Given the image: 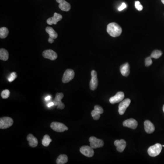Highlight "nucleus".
Returning a JSON list of instances; mask_svg holds the SVG:
<instances>
[{
	"label": "nucleus",
	"mask_w": 164,
	"mask_h": 164,
	"mask_svg": "<svg viewBox=\"0 0 164 164\" xmlns=\"http://www.w3.org/2000/svg\"><path fill=\"white\" fill-rule=\"evenodd\" d=\"M91 79L89 86L92 90L94 91L97 88L98 85V79L97 78V74L95 70L92 71Z\"/></svg>",
	"instance_id": "obj_8"
},
{
	"label": "nucleus",
	"mask_w": 164,
	"mask_h": 164,
	"mask_svg": "<svg viewBox=\"0 0 164 164\" xmlns=\"http://www.w3.org/2000/svg\"><path fill=\"white\" fill-rule=\"evenodd\" d=\"M56 1L59 4V8L62 11L68 12L70 10V4L65 0H56Z\"/></svg>",
	"instance_id": "obj_16"
},
{
	"label": "nucleus",
	"mask_w": 164,
	"mask_h": 164,
	"mask_svg": "<svg viewBox=\"0 0 164 164\" xmlns=\"http://www.w3.org/2000/svg\"><path fill=\"white\" fill-rule=\"evenodd\" d=\"M114 145L116 147L117 150L120 152H123L126 146V142L124 139L115 140Z\"/></svg>",
	"instance_id": "obj_14"
},
{
	"label": "nucleus",
	"mask_w": 164,
	"mask_h": 164,
	"mask_svg": "<svg viewBox=\"0 0 164 164\" xmlns=\"http://www.w3.org/2000/svg\"><path fill=\"white\" fill-rule=\"evenodd\" d=\"M100 114H100V113L97 112L95 109L93 110L91 112L92 116L93 117V118L95 120H99V118L100 117Z\"/></svg>",
	"instance_id": "obj_27"
},
{
	"label": "nucleus",
	"mask_w": 164,
	"mask_h": 164,
	"mask_svg": "<svg viewBox=\"0 0 164 164\" xmlns=\"http://www.w3.org/2000/svg\"><path fill=\"white\" fill-rule=\"evenodd\" d=\"M51 129L57 132H63L65 130H68L69 128L61 123L53 122L50 125Z\"/></svg>",
	"instance_id": "obj_4"
},
{
	"label": "nucleus",
	"mask_w": 164,
	"mask_h": 164,
	"mask_svg": "<svg viewBox=\"0 0 164 164\" xmlns=\"http://www.w3.org/2000/svg\"><path fill=\"white\" fill-rule=\"evenodd\" d=\"M64 97V95L62 93H57L55 98L53 100L54 105L57 106V108L59 109H63L65 108V105L62 102L61 100Z\"/></svg>",
	"instance_id": "obj_7"
},
{
	"label": "nucleus",
	"mask_w": 164,
	"mask_h": 164,
	"mask_svg": "<svg viewBox=\"0 0 164 164\" xmlns=\"http://www.w3.org/2000/svg\"><path fill=\"white\" fill-rule=\"evenodd\" d=\"M125 97L124 93L122 92H118L115 95L109 99V102L111 104H114L119 103L122 101Z\"/></svg>",
	"instance_id": "obj_12"
},
{
	"label": "nucleus",
	"mask_w": 164,
	"mask_h": 164,
	"mask_svg": "<svg viewBox=\"0 0 164 164\" xmlns=\"http://www.w3.org/2000/svg\"><path fill=\"white\" fill-rule=\"evenodd\" d=\"M54 39H53V38H51V37H49L48 40V41L50 43H53L54 42Z\"/></svg>",
	"instance_id": "obj_33"
},
{
	"label": "nucleus",
	"mask_w": 164,
	"mask_h": 164,
	"mask_svg": "<svg viewBox=\"0 0 164 164\" xmlns=\"http://www.w3.org/2000/svg\"><path fill=\"white\" fill-rule=\"evenodd\" d=\"M9 58V53L7 50L4 48L0 49V59L2 61H7Z\"/></svg>",
	"instance_id": "obj_20"
},
{
	"label": "nucleus",
	"mask_w": 164,
	"mask_h": 164,
	"mask_svg": "<svg viewBox=\"0 0 164 164\" xmlns=\"http://www.w3.org/2000/svg\"><path fill=\"white\" fill-rule=\"evenodd\" d=\"M10 92L8 89H5L2 91L1 93V96L4 99H7L10 96Z\"/></svg>",
	"instance_id": "obj_26"
},
{
	"label": "nucleus",
	"mask_w": 164,
	"mask_h": 164,
	"mask_svg": "<svg viewBox=\"0 0 164 164\" xmlns=\"http://www.w3.org/2000/svg\"><path fill=\"white\" fill-rule=\"evenodd\" d=\"M162 145L160 144L157 143L155 145L150 147L148 149V153L151 157H156L161 152Z\"/></svg>",
	"instance_id": "obj_2"
},
{
	"label": "nucleus",
	"mask_w": 164,
	"mask_h": 164,
	"mask_svg": "<svg viewBox=\"0 0 164 164\" xmlns=\"http://www.w3.org/2000/svg\"><path fill=\"white\" fill-rule=\"evenodd\" d=\"M162 147H164V145H162Z\"/></svg>",
	"instance_id": "obj_38"
},
{
	"label": "nucleus",
	"mask_w": 164,
	"mask_h": 164,
	"mask_svg": "<svg viewBox=\"0 0 164 164\" xmlns=\"http://www.w3.org/2000/svg\"><path fill=\"white\" fill-rule=\"evenodd\" d=\"M123 125L125 127H129L132 129H135L138 126V122L134 118H130L124 121Z\"/></svg>",
	"instance_id": "obj_15"
},
{
	"label": "nucleus",
	"mask_w": 164,
	"mask_h": 164,
	"mask_svg": "<svg viewBox=\"0 0 164 164\" xmlns=\"http://www.w3.org/2000/svg\"><path fill=\"white\" fill-rule=\"evenodd\" d=\"M131 100L129 99H126L122 100L118 105V113L121 115H123L126 110L127 108L129 107Z\"/></svg>",
	"instance_id": "obj_10"
},
{
	"label": "nucleus",
	"mask_w": 164,
	"mask_h": 164,
	"mask_svg": "<svg viewBox=\"0 0 164 164\" xmlns=\"http://www.w3.org/2000/svg\"><path fill=\"white\" fill-rule=\"evenodd\" d=\"M107 32L109 35L115 38L121 35L122 30L117 23L112 22L107 26Z\"/></svg>",
	"instance_id": "obj_1"
},
{
	"label": "nucleus",
	"mask_w": 164,
	"mask_h": 164,
	"mask_svg": "<svg viewBox=\"0 0 164 164\" xmlns=\"http://www.w3.org/2000/svg\"><path fill=\"white\" fill-rule=\"evenodd\" d=\"M80 152L83 155L87 157H92L95 154L94 149L91 146L84 145L80 148Z\"/></svg>",
	"instance_id": "obj_9"
},
{
	"label": "nucleus",
	"mask_w": 164,
	"mask_h": 164,
	"mask_svg": "<svg viewBox=\"0 0 164 164\" xmlns=\"http://www.w3.org/2000/svg\"><path fill=\"white\" fill-rule=\"evenodd\" d=\"M163 111H164V106H163Z\"/></svg>",
	"instance_id": "obj_37"
},
{
	"label": "nucleus",
	"mask_w": 164,
	"mask_h": 164,
	"mask_svg": "<svg viewBox=\"0 0 164 164\" xmlns=\"http://www.w3.org/2000/svg\"><path fill=\"white\" fill-rule=\"evenodd\" d=\"M144 126L145 131L148 134L152 133L155 131V128L154 125L148 120L144 121Z\"/></svg>",
	"instance_id": "obj_18"
},
{
	"label": "nucleus",
	"mask_w": 164,
	"mask_h": 164,
	"mask_svg": "<svg viewBox=\"0 0 164 164\" xmlns=\"http://www.w3.org/2000/svg\"><path fill=\"white\" fill-rule=\"evenodd\" d=\"M90 145L93 149L102 147L104 146V141L102 139H99L94 136H91L89 139Z\"/></svg>",
	"instance_id": "obj_5"
},
{
	"label": "nucleus",
	"mask_w": 164,
	"mask_h": 164,
	"mask_svg": "<svg viewBox=\"0 0 164 164\" xmlns=\"http://www.w3.org/2000/svg\"><path fill=\"white\" fill-rule=\"evenodd\" d=\"M46 31L49 34V36L51 38L53 39H56L57 38V36H58L57 33L54 30V29L52 27H46Z\"/></svg>",
	"instance_id": "obj_22"
},
{
	"label": "nucleus",
	"mask_w": 164,
	"mask_h": 164,
	"mask_svg": "<svg viewBox=\"0 0 164 164\" xmlns=\"http://www.w3.org/2000/svg\"><path fill=\"white\" fill-rule=\"evenodd\" d=\"M152 57L151 56L146 57L145 59V65L146 67H149L152 64Z\"/></svg>",
	"instance_id": "obj_28"
},
{
	"label": "nucleus",
	"mask_w": 164,
	"mask_h": 164,
	"mask_svg": "<svg viewBox=\"0 0 164 164\" xmlns=\"http://www.w3.org/2000/svg\"><path fill=\"white\" fill-rule=\"evenodd\" d=\"M68 161V157L67 155H60L57 159L56 163L57 164H64Z\"/></svg>",
	"instance_id": "obj_21"
},
{
	"label": "nucleus",
	"mask_w": 164,
	"mask_h": 164,
	"mask_svg": "<svg viewBox=\"0 0 164 164\" xmlns=\"http://www.w3.org/2000/svg\"><path fill=\"white\" fill-rule=\"evenodd\" d=\"M126 6H127L125 3L124 2V3H123L121 5L120 7H118V10L119 11H121L125 9L126 7Z\"/></svg>",
	"instance_id": "obj_32"
},
{
	"label": "nucleus",
	"mask_w": 164,
	"mask_h": 164,
	"mask_svg": "<svg viewBox=\"0 0 164 164\" xmlns=\"http://www.w3.org/2000/svg\"><path fill=\"white\" fill-rule=\"evenodd\" d=\"M94 109L97 112L100 113V114H102L104 112V110H103V108L100 106V105H95L94 107Z\"/></svg>",
	"instance_id": "obj_30"
},
{
	"label": "nucleus",
	"mask_w": 164,
	"mask_h": 164,
	"mask_svg": "<svg viewBox=\"0 0 164 164\" xmlns=\"http://www.w3.org/2000/svg\"><path fill=\"white\" fill-rule=\"evenodd\" d=\"M120 71L123 76L125 77L129 76L130 73V67L129 63L126 62L122 65L120 68Z\"/></svg>",
	"instance_id": "obj_17"
},
{
	"label": "nucleus",
	"mask_w": 164,
	"mask_h": 164,
	"mask_svg": "<svg viewBox=\"0 0 164 164\" xmlns=\"http://www.w3.org/2000/svg\"><path fill=\"white\" fill-rule=\"evenodd\" d=\"M62 17L61 15L57 13H54V15L53 17L49 18L47 19V22L48 25H53L54 24L56 25L57 23V22L61 21L62 19Z\"/></svg>",
	"instance_id": "obj_13"
},
{
	"label": "nucleus",
	"mask_w": 164,
	"mask_h": 164,
	"mask_svg": "<svg viewBox=\"0 0 164 164\" xmlns=\"http://www.w3.org/2000/svg\"><path fill=\"white\" fill-rule=\"evenodd\" d=\"M52 140L50 138V136L48 135H46L44 136L42 140V144L45 147H48L52 142Z\"/></svg>",
	"instance_id": "obj_24"
},
{
	"label": "nucleus",
	"mask_w": 164,
	"mask_h": 164,
	"mask_svg": "<svg viewBox=\"0 0 164 164\" xmlns=\"http://www.w3.org/2000/svg\"><path fill=\"white\" fill-rule=\"evenodd\" d=\"M161 2L164 4V0H161Z\"/></svg>",
	"instance_id": "obj_36"
},
{
	"label": "nucleus",
	"mask_w": 164,
	"mask_h": 164,
	"mask_svg": "<svg viewBox=\"0 0 164 164\" xmlns=\"http://www.w3.org/2000/svg\"><path fill=\"white\" fill-rule=\"evenodd\" d=\"M51 97L50 96H48L46 97L45 100H46V101H49L51 100Z\"/></svg>",
	"instance_id": "obj_35"
},
{
	"label": "nucleus",
	"mask_w": 164,
	"mask_h": 164,
	"mask_svg": "<svg viewBox=\"0 0 164 164\" xmlns=\"http://www.w3.org/2000/svg\"><path fill=\"white\" fill-rule=\"evenodd\" d=\"M135 8L139 11H141L143 9V7L142 5L140 4L139 1H135Z\"/></svg>",
	"instance_id": "obj_31"
},
{
	"label": "nucleus",
	"mask_w": 164,
	"mask_h": 164,
	"mask_svg": "<svg viewBox=\"0 0 164 164\" xmlns=\"http://www.w3.org/2000/svg\"><path fill=\"white\" fill-rule=\"evenodd\" d=\"M54 105V103L53 102H50V103H48V104H47V106H48V108H50V107H52V106Z\"/></svg>",
	"instance_id": "obj_34"
},
{
	"label": "nucleus",
	"mask_w": 164,
	"mask_h": 164,
	"mask_svg": "<svg viewBox=\"0 0 164 164\" xmlns=\"http://www.w3.org/2000/svg\"><path fill=\"white\" fill-rule=\"evenodd\" d=\"M17 77V74L15 72H13L12 74H11L9 77L8 80L9 82H12L15 79H16V78Z\"/></svg>",
	"instance_id": "obj_29"
},
{
	"label": "nucleus",
	"mask_w": 164,
	"mask_h": 164,
	"mask_svg": "<svg viewBox=\"0 0 164 164\" xmlns=\"http://www.w3.org/2000/svg\"><path fill=\"white\" fill-rule=\"evenodd\" d=\"M43 56L44 58L50 59L51 60H55L57 58V55L56 52L51 49L45 50L43 53Z\"/></svg>",
	"instance_id": "obj_11"
},
{
	"label": "nucleus",
	"mask_w": 164,
	"mask_h": 164,
	"mask_svg": "<svg viewBox=\"0 0 164 164\" xmlns=\"http://www.w3.org/2000/svg\"><path fill=\"white\" fill-rule=\"evenodd\" d=\"M75 76V73L73 70L68 69L65 71L62 78V82L63 83H68L73 80Z\"/></svg>",
	"instance_id": "obj_6"
},
{
	"label": "nucleus",
	"mask_w": 164,
	"mask_h": 164,
	"mask_svg": "<svg viewBox=\"0 0 164 164\" xmlns=\"http://www.w3.org/2000/svg\"><path fill=\"white\" fill-rule=\"evenodd\" d=\"M13 124V120L11 118L4 117L0 118V129H6L12 126Z\"/></svg>",
	"instance_id": "obj_3"
},
{
	"label": "nucleus",
	"mask_w": 164,
	"mask_h": 164,
	"mask_svg": "<svg viewBox=\"0 0 164 164\" xmlns=\"http://www.w3.org/2000/svg\"><path fill=\"white\" fill-rule=\"evenodd\" d=\"M162 54V52L160 50H154L151 54V57L152 58L158 59L161 57Z\"/></svg>",
	"instance_id": "obj_25"
},
{
	"label": "nucleus",
	"mask_w": 164,
	"mask_h": 164,
	"mask_svg": "<svg viewBox=\"0 0 164 164\" xmlns=\"http://www.w3.org/2000/svg\"><path fill=\"white\" fill-rule=\"evenodd\" d=\"M9 33L8 29L6 27H2L0 28V38L1 39H5L7 37Z\"/></svg>",
	"instance_id": "obj_23"
},
{
	"label": "nucleus",
	"mask_w": 164,
	"mask_h": 164,
	"mask_svg": "<svg viewBox=\"0 0 164 164\" xmlns=\"http://www.w3.org/2000/svg\"><path fill=\"white\" fill-rule=\"evenodd\" d=\"M27 139L29 142V145L32 147L34 148L37 146L38 144V141L37 139L32 134H30L27 137Z\"/></svg>",
	"instance_id": "obj_19"
}]
</instances>
